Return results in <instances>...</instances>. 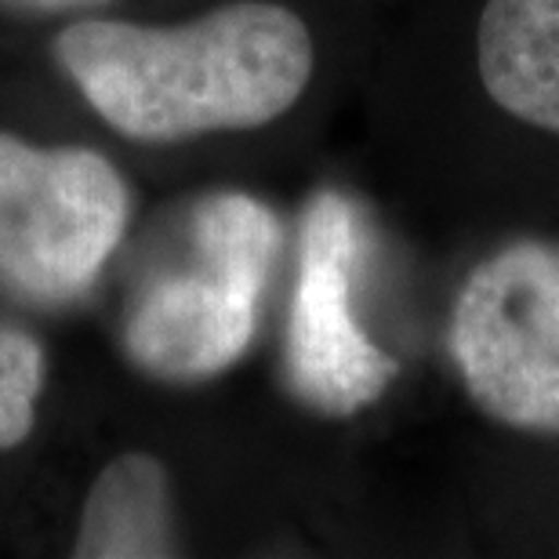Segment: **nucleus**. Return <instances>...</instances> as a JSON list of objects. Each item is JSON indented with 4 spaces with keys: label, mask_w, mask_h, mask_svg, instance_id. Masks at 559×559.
Instances as JSON below:
<instances>
[{
    "label": "nucleus",
    "mask_w": 559,
    "mask_h": 559,
    "mask_svg": "<svg viewBox=\"0 0 559 559\" xmlns=\"http://www.w3.org/2000/svg\"><path fill=\"white\" fill-rule=\"evenodd\" d=\"M55 62L124 139L186 142L254 131L295 109L317 48L290 8L233 0L186 26L73 22L55 37Z\"/></svg>",
    "instance_id": "nucleus-1"
},
{
    "label": "nucleus",
    "mask_w": 559,
    "mask_h": 559,
    "mask_svg": "<svg viewBox=\"0 0 559 559\" xmlns=\"http://www.w3.org/2000/svg\"><path fill=\"white\" fill-rule=\"evenodd\" d=\"M193 262L145 280L124 320V353L156 382H204L248 353L280 226L248 193H211L189 218Z\"/></svg>",
    "instance_id": "nucleus-2"
},
{
    "label": "nucleus",
    "mask_w": 559,
    "mask_h": 559,
    "mask_svg": "<svg viewBox=\"0 0 559 559\" xmlns=\"http://www.w3.org/2000/svg\"><path fill=\"white\" fill-rule=\"evenodd\" d=\"M131 197L103 153L40 150L0 131V290L62 309L95 287L124 240Z\"/></svg>",
    "instance_id": "nucleus-3"
},
{
    "label": "nucleus",
    "mask_w": 559,
    "mask_h": 559,
    "mask_svg": "<svg viewBox=\"0 0 559 559\" xmlns=\"http://www.w3.org/2000/svg\"><path fill=\"white\" fill-rule=\"evenodd\" d=\"M473 404L520 432H559V243L520 240L476 265L451 312Z\"/></svg>",
    "instance_id": "nucleus-4"
},
{
    "label": "nucleus",
    "mask_w": 559,
    "mask_h": 559,
    "mask_svg": "<svg viewBox=\"0 0 559 559\" xmlns=\"http://www.w3.org/2000/svg\"><path fill=\"white\" fill-rule=\"evenodd\" d=\"M364 259L367 226L360 207L331 189L312 197L301 215L284 378L298 404L328 418L371 407L400 374V364L378 349L356 317Z\"/></svg>",
    "instance_id": "nucleus-5"
},
{
    "label": "nucleus",
    "mask_w": 559,
    "mask_h": 559,
    "mask_svg": "<svg viewBox=\"0 0 559 559\" xmlns=\"http://www.w3.org/2000/svg\"><path fill=\"white\" fill-rule=\"evenodd\" d=\"M476 70L498 109L559 135V0H487Z\"/></svg>",
    "instance_id": "nucleus-6"
},
{
    "label": "nucleus",
    "mask_w": 559,
    "mask_h": 559,
    "mask_svg": "<svg viewBox=\"0 0 559 559\" xmlns=\"http://www.w3.org/2000/svg\"><path fill=\"white\" fill-rule=\"evenodd\" d=\"M171 476L153 454H120L87 490L76 559H160L178 556Z\"/></svg>",
    "instance_id": "nucleus-7"
},
{
    "label": "nucleus",
    "mask_w": 559,
    "mask_h": 559,
    "mask_svg": "<svg viewBox=\"0 0 559 559\" xmlns=\"http://www.w3.org/2000/svg\"><path fill=\"white\" fill-rule=\"evenodd\" d=\"M40 389L44 349L37 338L0 323V451H15L33 432Z\"/></svg>",
    "instance_id": "nucleus-8"
},
{
    "label": "nucleus",
    "mask_w": 559,
    "mask_h": 559,
    "mask_svg": "<svg viewBox=\"0 0 559 559\" xmlns=\"http://www.w3.org/2000/svg\"><path fill=\"white\" fill-rule=\"evenodd\" d=\"M95 4H109V0H0V8L15 11V15H62V11L95 8Z\"/></svg>",
    "instance_id": "nucleus-9"
}]
</instances>
